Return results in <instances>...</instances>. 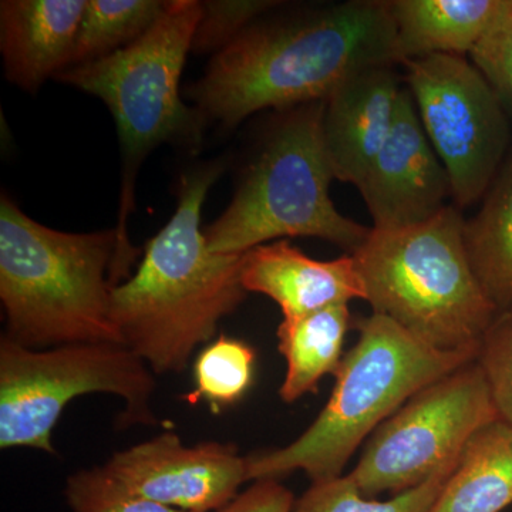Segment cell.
<instances>
[{"instance_id": "9c48e42d", "label": "cell", "mask_w": 512, "mask_h": 512, "mask_svg": "<svg viewBox=\"0 0 512 512\" xmlns=\"http://www.w3.org/2000/svg\"><path fill=\"white\" fill-rule=\"evenodd\" d=\"M500 419L477 359L410 397L367 440L349 473L369 498L402 494L460 457L468 440Z\"/></svg>"}, {"instance_id": "603a6c76", "label": "cell", "mask_w": 512, "mask_h": 512, "mask_svg": "<svg viewBox=\"0 0 512 512\" xmlns=\"http://www.w3.org/2000/svg\"><path fill=\"white\" fill-rule=\"evenodd\" d=\"M64 498L70 512H185L134 493L104 466L70 474Z\"/></svg>"}, {"instance_id": "4316f807", "label": "cell", "mask_w": 512, "mask_h": 512, "mask_svg": "<svg viewBox=\"0 0 512 512\" xmlns=\"http://www.w3.org/2000/svg\"><path fill=\"white\" fill-rule=\"evenodd\" d=\"M295 497L281 481H254L217 512H292Z\"/></svg>"}, {"instance_id": "6da1fadb", "label": "cell", "mask_w": 512, "mask_h": 512, "mask_svg": "<svg viewBox=\"0 0 512 512\" xmlns=\"http://www.w3.org/2000/svg\"><path fill=\"white\" fill-rule=\"evenodd\" d=\"M389 3L352 0L301 18L261 22L215 53L190 99L227 127L265 109L326 100L367 69L399 63Z\"/></svg>"}, {"instance_id": "2e32d148", "label": "cell", "mask_w": 512, "mask_h": 512, "mask_svg": "<svg viewBox=\"0 0 512 512\" xmlns=\"http://www.w3.org/2000/svg\"><path fill=\"white\" fill-rule=\"evenodd\" d=\"M399 63L429 55H470L512 19V0H390Z\"/></svg>"}, {"instance_id": "7a4b0ae2", "label": "cell", "mask_w": 512, "mask_h": 512, "mask_svg": "<svg viewBox=\"0 0 512 512\" xmlns=\"http://www.w3.org/2000/svg\"><path fill=\"white\" fill-rule=\"evenodd\" d=\"M224 168L214 161L181 175L173 217L147 242L136 274L111 295L121 343L156 376L183 373L247 298L244 254H215L201 229L202 205Z\"/></svg>"}, {"instance_id": "4fadbf2b", "label": "cell", "mask_w": 512, "mask_h": 512, "mask_svg": "<svg viewBox=\"0 0 512 512\" xmlns=\"http://www.w3.org/2000/svg\"><path fill=\"white\" fill-rule=\"evenodd\" d=\"M402 83L393 66L349 77L326 97L322 136L333 177L359 187L392 131Z\"/></svg>"}, {"instance_id": "8992f818", "label": "cell", "mask_w": 512, "mask_h": 512, "mask_svg": "<svg viewBox=\"0 0 512 512\" xmlns=\"http://www.w3.org/2000/svg\"><path fill=\"white\" fill-rule=\"evenodd\" d=\"M201 15L202 2L170 0L160 19L136 42L56 76L99 97L116 120L123 161L116 229L121 254L131 262L141 254L127 231L141 164L161 144L194 148L202 141L207 119L180 96L181 74Z\"/></svg>"}, {"instance_id": "30bf717a", "label": "cell", "mask_w": 512, "mask_h": 512, "mask_svg": "<svg viewBox=\"0 0 512 512\" xmlns=\"http://www.w3.org/2000/svg\"><path fill=\"white\" fill-rule=\"evenodd\" d=\"M407 89L431 146L446 168L451 197L470 207L487 194L510 147L507 110L466 56L403 62Z\"/></svg>"}, {"instance_id": "9a60e30c", "label": "cell", "mask_w": 512, "mask_h": 512, "mask_svg": "<svg viewBox=\"0 0 512 512\" xmlns=\"http://www.w3.org/2000/svg\"><path fill=\"white\" fill-rule=\"evenodd\" d=\"M87 0H3L0 50L9 82L35 93L69 69Z\"/></svg>"}, {"instance_id": "3957f363", "label": "cell", "mask_w": 512, "mask_h": 512, "mask_svg": "<svg viewBox=\"0 0 512 512\" xmlns=\"http://www.w3.org/2000/svg\"><path fill=\"white\" fill-rule=\"evenodd\" d=\"M117 229L72 234L0 201V301L3 335L29 349L121 343L111 295L131 276ZM123 345V343H121Z\"/></svg>"}, {"instance_id": "d6986e66", "label": "cell", "mask_w": 512, "mask_h": 512, "mask_svg": "<svg viewBox=\"0 0 512 512\" xmlns=\"http://www.w3.org/2000/svg\"><path fill=\"white\" fill-rule=\"evenodd\" d=\"M464 241L494 308H512V153L485 194L481 210L464 224Z\"/></svg>"}, {"instance_id": "52a82bcc", "label": "cell", "mask_w": 512, "mask_h": 512, "mask_svg": "<svg viewBox=\"0 0 512 512\" xmlns=\"http://www.w3.org/2000/svg\"><path fill=\"white\" fill-rule=\"evenodd\" d=\"M325 100L286 113L262 144L231 204L205 228L215 254H245L282 238L332 242L353 254L370 229L345 215L330 198L335 180L322 136Z\"/></svg>"}, {"instance_id": "7402d4cb", "label": "cell", "mask_w": 512, "mask_h": 512, "mask_svg": "<svg viewBox=\"0 0 512 512\" xmlns=\"http://www.w3.org/2000/svg\"><path fill=\"white\" fill-rule=\"evenodd\" d=\"M457 461L441 468L419 487L384 501L365 497L349 474L316 481L295 501L292 512H430Z\"/></svg>"}, {"instance_id": "8fae6325", "label": "cell", "mask_w": 512, "mask_h": 512, "mask_svg": "<svg viewBox=\"0 0 512 512\" xmlns=\"http://www.w3.org/2000/svg\"><path fill=\"white\" fill-rule=\"evenodd\" d=\"M103 466L134 493L185 512L220 511L248 483L247 458L235 444L185 447L174 431L116 451Z\"/></svg>"}, {"instance_id": "ba28073f", "label": "cell", "mask_w": 512, "mask_h": 512, "mask_svg": "<svg viewBox=\"0 0 512 512\" xmlns=\"http://www.w3.org/2000/svg\"><path fill=\"white\" fill-rule=\"evenodd\" d=\"M156 375L121 343L29 349L0 338V448L56 454L53 431L77 397L113 394L124 402L119 427L158 423L151 409Z\"/></svg>"}, {"instance_id": "484cf974", "label": "cell", "mask_w": 512, "mask_h": 512, "mask_svg": "<svg viewBox=\"0 0 512 512\" xmlns=\"http://www.w3.org/2000/svg\"><path fill=\"white\" fill-rule=\"evenodd\" d=\"M468 56L512 113V19L488 33Z\"/></svg>"}, {"instance_id": "cb8c5ba5", "label": "cell", "mask_w": 512, "mask_h": 512, "mask_svg": "<svg viewBox=\"0 0 512 512\" xmlns=\"http://www.w3.org/2000/svg\"><path fill=\"white\" fill-rule=\"evenodd\" d=\"M281 5L271 0H212L202 3V15L192 40V52H220L259 16Z\"/></svg>"}, {"instance_id": "44dd1931", "label": "cell", "mask_w": 512, "mask_h": 512, "mask_svg": "<svg viewBox=\"0 0 512 512\" xmlns=\"http://www.w3.org/2000/svg\"><path fill=\"white\" fill-rule=\"evenodd\" d=\"M256 353L244 340L222 335L212 340L194 363V387L185 393V402H205L214 413L234 406L251 389Z\"/></svg>"}, {"instance_id": "7c38bea8", "label": "cell", "mask_w": 512, "mask_h": 512, "mask_svg": "<svg viewBox=\"0 0 512 512\" xmlns=\"http://www.w3.org/2000/svg\"><path fill=\"white\" fill-rule=\"evenodd\" d=\"M373 229L392 231L424 224L451 197L446 168L421 126L412 93L403 87L390 136L357 187Z\"/></svg>"}, {"instance_id": "e0dca14e", "label": "cell", "mask_w": 512, "mask_h": 512, "mask_svg": "<svg viewBox=\"0 0 512 512\" xmlns=\"http://www.w3.org/2000/svg\"><path fill=\"white\" fill-rule=\"evenodd\" d=\"M512 504V429L495 420L477 431L430 512H501Z\"/></svg>"}, {"instance_id": "5b68a950", "label": "cell", "mask_w": 512, "mask_h": 512, "mask_svg": "<svg viewBox=\"0 0 512 512\" xmlns=\"http://www.w3.org/2000/svg\"><path fill=\"white\" fill-rule=\"evenodd\" d=\"M464 220L447 205L414 227L370 229L353 254L373 313L440 350H480L497 316L471 266Z\"/></svg>"}, {"instance_id": "d4e9b609", "label": "cell", "mask_w": 512, "mask_h": 512, "mask_svg": "<svg viewBox=\"0 0 512 512\" xmlns=\"http://www.w3.org/2000/svg\"><path fill=\"white\" fill-rule=\"evenodd\" d=\"M477 362L487 379L498 417L512 429V308L495 316L481 340Z\"/></svg>"}, {"instance_id": "277c9868", "label": "cell", "mask_w": 512, "mask_h": 512, "mask_svg": "<svg viewBox=\"0 0 512 512\" xmlns=\"http://www.w3.org/2000/svg\"><path fill=\"white\" fill-rule=\"evenodd\" d=\"M356 326L359 339L343 356L322 412L288 446L245 457L248 481H281L295 471L312 483L343 476L360 444L410 397L478 356L433 348L377 313Z\"/></svg>"}, {"instance_id": "5bb4252c", "label": "cell", "mask_w": 512, "mask_h": 512, "mask_svg": "<svg viewBox=\"0 0 512 512\" xmlns=\"http://www.w3.org/2000/svg\"><path fill=\"white\" fill-rule=\"evenodd\" d=\"M241 282L245 291L272 299L284 318L366 299L365 285L352 255L318 261L286 239L245 252Z\"/></svg>"}, {"instance_id": "ffe728a7", "label": "cell", "mask_w": 512, "mask_h": 512, "mask_svg": "<svg viewBox=\"0 0 512 512\" xmlns=\"http://www.w3.org/2000/svg\"><path fill=\"white\" fill-rule=\"evenodd\" d=\"M167 5L161 0H87L69 69L136 42L160 19Z\"/></svg>"}, {"instance_id": "ac0fdd59", "label": "cell", "mask_w": 512, "mask_h": 512, "mask_svg": "<svg viewBox=\"0 0 512 512\" xmlns=\"http://www.w3.org/2000/svg\"><path fill=\"white\" fill-rule=\"evenodd\" d=\"M349 329V305L282 319L276 330L278 350L286 362L284 383L279 389L282 402L292 404L306 394L318 393L320 380L335 375Z\"/></svg>"}]
</instances>
